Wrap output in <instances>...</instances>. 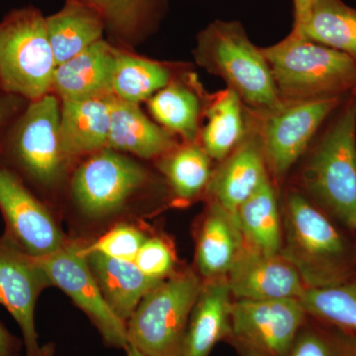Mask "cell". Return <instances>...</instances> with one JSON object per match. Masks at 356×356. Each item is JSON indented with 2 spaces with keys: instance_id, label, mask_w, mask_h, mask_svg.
Returning <instances> with one entry per match:
<instances>
[{
  "instance_id": "34",
  "label": "cell",
  "mask_w": 356,
  "mask_h": 356,
  "mask_svg": "<svg viewBox=\"0 0 356 356\" xmlns=\"http://www.w3.org/2000/svg\"><path fill=\"white\" fill-rule=\"evenodd\" d=\"M27 104V100L20 96L0 91V144L6 131Z\"/></svg>"
},
{
  "instance_id": "22",
  "label": "cell",
  "mask_w": 356,
  "mask_h": 356,
  "mask_svg": "<svg viewBox=\"0 0 356 356\" xmlns=\"http://www.w3.org/2000/svg\"><path fill=\"white\" fill-rule=\"evenodd\" d=\"M102 16L109 41L133 50L158 32L168 0H81Z\"/></svg>"
},
{
  "instance_id": "29",
  "label": "cell",
  "mask_w": 356,
  "mask_h": 356,
  "mask_svg": "<svg viewBox=\"0 0 356 356\" xmlns=\"http://www.w3.org/2000/svg\"><path fill=\"white\" fill-rule=\"evenodd\" d=\"M295 36L346 54L356 62V9L343 0H317Z\"/></svg>"
},
{
  "instance_id": "40",
  "label": "cell",
  "mask_w": 356,
  "mask_h": 356,
  "mask_svg": "<svg viewBox=\"0 0 356 356\" xmlns=\"http://www.w3.org/2000/svg\"><path fill=\"white\" fill-rule=\"evenodd\" d=\"M351 95H356V86L355 89H353V92H351Z\"/></svg>"
},
{
  "instance_id": "19",
  "label": "cell",
  "mask_w": 356,
  "mask_h": 356,
  "mask_svg": "<svg viewBox=\"0 0 356 356\" xmlns=\"http://www.w3.org/2000/svg\"><path fill=\"white\" fill-rule=\"evenodd\" d=\"M233 301L226 277L203 280L192 309L179 356H209L231 331Z\"/></svg>"
},
{
  "instance_id": "24",
  "label": "cell",
  "mask_w": 356,
  "mask_h": 356,
  "mask_svg": "<svg viewBox=\"0 0 356 356\" xmlns=\"http://www.w3.org/2000/svg\"><path fill=\"white\" fill-rule=\"evenodd\" d=\"M46 27L57 67L104 39L106 33L99 13L81 0H65L60 10L46 16Z\"/></svg>"
},
{
  "instance_id": "11",
  "label": "cell",
  "mask_w": 356,
  "mask_h": 356,
  "mask_svg": "<svg viewBox=\"0 0 356 356\" xmlns=\"http://www.w3.org/2000/svg\"><path fill=\"white\" fill-rule=\"evenodd\" d=\"M0 211L6 222L3 236L35 259L54 254L69 242L50 206L1 163Z\"/></svg>"
},
{
  "instance_id": "3",
  "label": "cell",
  "mask_w": 356,
  "mask_h": 356,
  "mask_svg": "<svg viewBox=\"0 0 356 356\" xmlns=\"http://www.w3.org/2000/svg\"><path fill=\"white\" fill-rule=\"evenodd\" d=\"M281 217L280 254L298 271L306 288L332 286L356 273V245L301 191L287 192Z\"/></svg>"
},
{
  "instance_id": "28",
  "label": "cell",
  "mask_w": 356,
  "mask_h": 356,
  "mask_svg": "<svg viewBox=\"0 0 356 356\" xmlns=\"http://www.w3.org/2000/svg\"><path fill=\"white\" fill-rule=\"evenodd\" d=\"M236 220L245 245L262 254H280L282 217L270 177L238 207Z\"/></svg>"
},
{
  "instance_id": "5",
  "label": "cell",
  "mask_w": 356,
  "mask_h": 356,
  "mask_svg": "<svg viewBox=\"0 0 356 356\" xmlns=\"http://www.w3.org/2000/svg\"><path fill=\"white\" fill-rule=\"evenodd\" d=\"M193 57L199 67L235 91L248 108L269 112L282 106L262 48L250 41L240 21L210 22L196 36Z\"/></svg>"
},
{
  "instance_id": "39",
  "label": "cell",
  "mask_w": 356,
  "mask_h": 356,
  "mask_svg": "<svg viewBox=\"0 0 356 356\" xmlns=\"http://www.w3.org/2000/svg\"><path fill=\"white\" fill-rule=\"evenodd\" d=\"M353 350H355V356H356V336L353 339Z\"/></svg>"
},
{
  "instance_id": "6",
  "label": "cell",
  "mask_w": 356,
  "mask_h": 356,
  "mask_svg": "<svg viewBox=\"0 0 356 356\" xmlns=\"http://www.w3.org/2000/svg\"><path fill=\"white\" fill-rule=\"evenodd\" d=\"M283 104L350 95L356 62L324 44L289 34L262 48Z\"/></svg>"
},
{
  "instance_id": "14",
  "label": "cell",
  "mask_w": 356,
  "mask_h": 356,
  "mask_svg": "<svg viewBox=\"0 0 356 356\" xmlns=\"http://www.w3.org/2000/svg\"><path fill=\"white\" fill-rule=\"evenodd\" d=\"M248 110L247 134L238 147L213 170L205 195L236 217V210L269 178L259 114Z\"/></svg>"
},
{
  "instance_id": "1",
  "label": "cell",
  "mask_w": 356,
  "mask_h": 356,
  "mask_svg": "<svg viewBox=\"0 0 356 356\" xmlns=\"http://www.w3.org/2000/svg\"><path fill=\"white\" fill-rule=\"evenodd\" d=\"M65 192L77 216L90 225L133 216L161 194L170 193L161 175L109 147L79 161Z\"/></svg>"
},
{
  "instance_id": "30",
  "label": "cell",
  "mask_w": 356,
  "mask_h": 356,
  "mask_svg": "<svg viewBox=\"0 0 356 356\" xmlns=\"http://www.w3.org/2000/svg\"><path fill=\"white\" fill-rule=\"evenodd\" d=\"M300 300L307 315L344 332H356V273L321 288H306Z\"/></svg>"
},
{
  "instance_id": "36",
  "label": "cell",
  "mask_w": 356,
  "mask_h": 356,
  "mask_svg": "<svg viewBox=\"0 0 356 356\" xmlns=\"http://www.w3.org/2000/svg\"><path fill=\"white\" fill-rule=\"evenodd\" d=\"M293 1V32L298 31L310 15L312 9L317 0H292Z\"/></svg>"
},
{
  "instance_id": "31",
  "label": "cell",
  "mask_w": 356,
  "mask_h": 356,
  "mask_svg": "<svg viewBox=\"0 0 356 356\" xmlns=\"http://www.w3.org/2000/svg\"><path fill=\"white\" fill-rule=\"evenodd\" d=\"M147 236L130 222H116L99 238L90 243H83V254L96 252L111 259L134 261Z\"/></svg>"
},
{
  "instance_id": "26",
  "label": "cell",
  "mask_w": 356,
  "mask_h": 356,
  "mask_svg": "<svg viewBox=\"0 0 356 356\" xmlns=\"http://www.w3.org/2000/svg\"><path fill=\"white\" fill-rule=\"evenodd\" d=\"M188 65L152 60L118 46L112 84L114 97L135 104L147 102Z\"/></svg>"
},
{
  "instance_id": "41",
  "label": "cell",
  "mask_w": 356,
  "mask_h": 356,
  "mask_svg": "<svg viewBox=\"0 0 356 356\" xmlns=\"http://www.w3.org/2000/svg\"><path fill=\"white\" fill-rule=\"evenodd\" d=\"M355 233H356V232H355Z\"/></svg>"
},
{
  "instance_id": "35",
  "label": "cell",
  "mask_w": 356,
  "mask_h": 356,
  "mask_svg": "<svg viewBox=\"0 0 356 356\" xmlns=\"http://www.w3.org/2000/svg\"><path fill=\"white\" fill-rule=\"evenodd\" d=\"M22 341L0 323V356H20Z\"/></svg>"
},
{
  "instance_id": "7",
  "label": "cell",
  "mask_w": 356,
  "mask_h": 356,
  "mask_svg": "<svg viewBox=\"0 0 356 356\" xmlns=\"http://www.w3.org/2000/svg\"><path fill=\"white\" fill-rule=\"evenodd\" d=\"M56 69L42 11L26 6L7 14L0 22V91L35 102L53 91Z\"/></svg>"
},
{
  "instance_id": "23",
  "label": "cell",
  "mask_w": 356,
  "mask_h": 356,
  "mask_svg": "<svg viewBox=\"0 0 356 356\" xmlns=\"http://www.w3.org/2000/svg\"><path fill=\"white\" fill-rule=\"evenodd\" d=\"M83 254L107 304L126 325L142 299L163 281L147 277L134 261Z\"/></svg>"
},
{
  "instance_id": "38",
  "label": "cell",
  "mask_w": 356,
  "mask_h": 356,
  "mask_svg": "<svg viewBox=\"0 0 356 356\" xmlns=\"http://www.w3.org/2000/svg\"><path fill=\"white\" fill-rule=\"evenodd\" d=\"M125 350L126 353H127L128 356H146L143 355V353L138 350L137 348L131 346V344H128V346H126Z\"/></svg>"
},
{
  "instance_id": "8",
  "label": "cell",
  "mask_w": 356,
  "mask_h": 356,
  "mask_svg": "<svg viewBox=\"0 0 356 356\" xmlns=\"http://www.w3.org/2000/svg\"><path fill=\"white\" fill-rule=\"evenodd\" d=\"M203 280L193 270L175 273L151 290L127 322L128 344L146 356H179Z\"/></svg>"
},
{
  "instance_id": "12",
  "label": "cell",
  "mask_w": 356,
  "mask_h": 356,
  "mask_svg": "<svg viewBox=\"0 0 356 356\" xmlns=\"http://www.w3.org/2000/svg\"><path fill=\"white\" fill-rule=\"evenodd\" d=\"M79 241L69 240L64 247L36 259L51 286L60 288L86 314L112 348L128 346L127 325L117 317L103 297Z\"/></svg>"
},
{
  "instance_id": "25",
  "label": "cell",
  "mask_w": 356,
  "mask_h": 356,
  "mask_svg": "<svg viewBox=\"0 0 356 356\" xmlns=\"http://www.w3.org/2000/svg\"><path fill=\"white\" fill-rule=\"evenodd\" d=\"M248 128V107L227 88L209 95L198 140L212 161L220 163L242 142Z\"/></svg>"
},
{
  "instance_id": "4",
  "label": "cell",
  "mask_w": 356,
  "mask_h": 356,
  "mask_svg": "<svg viewBox=\"0 0 356 356\" xmlns=\"http://www.w3.org/2000/svg\"><path fill=\"white\" fill-rule=\"evenodd\" d=\"M60 116L53 92L28 102L0 144V163L46 202L65 191L74 168L60 144Z\"/></svg>"
},
{
  "instance_id": "37",
  "label": "cell",
  "mask_w": 356,
  "mask_h": 356,
  "mask_svg": "<svg viewBox=\"0 0 356 356\" xmlns=\"http://www.w3.org/2000/svg\"><path fill=\"white\" fill-rule=\"evenodd\" d=\"M54 353H55V346L54 343H48L41 346L38 356H54Z\"/></svg>"
},
{
  "instance_id": "20",
  "label": "cell",
  "mask_w": 356,
  "mask_h": 356,
  "mask_svg": "<svg viewBox=\"0 0 356 356\" xmlns=\"http://www.w3.org/2000/svg\"><path fill=\"white\" fill-rule=\"evenodd\" d=\"M180 140L159 125L140 104L114 98L107 147L144 161H156Z\"/></svg>"
},
{
  "instance_id": "33",
  "label": "cell",
  "mask_w": 356,
  "mask_h": 356,
  "mask_svg": "<svg viewBox=\"0 0 356 356\" xmlns=\"http://www.w3.org/2000/svg\"><path fill=\"white\" fill-rule=\"evenodd\" d=\"M134 262L145 275L153 280H165L175 273L172 248L158 236L145 241Z\"/></svg>"
},
{
  "instance_id": "9",
  "label": "cell",
  "mask_w": 356,
  "mask_h": 356,
  "mask_svg": "<svg viewBox=\"0 0 356 356\" xmlns=\"http://www.w3.org/2000/svg\"><path fill=\"white\" fill-rule=\"evenodd\" d=\"M346 96L282 103L273 111H257L267 170L273 182L284 179L305 156L321 129Z\"/></svg>"
},
{
  "instance_id": "10",
  "label": "cell",
  "mask_w": 356,
  "mask_h": 356,
  "mask_svg": "<svg viewBox=\"0 0 356 356\" xmlns=\"http://www.w3.org/2000/svg\"><path fill=\"white\" fill-rule=\"evenodd\" d=\"M307 316L299 299L236 300L227 339L242 356H288Z\"/></svg>"
},
{
  "instance_id": "13",
  "label": "cell",
  "mask_w": 356,
  "mask_h": 356,
  "mask_svg": "<svg viewBox=\"0 0 356 356\" xmlns=\"http://www.w3.org/2000/svg\"><path fill=\"white\" fill-rule=\"evenodd\" d=\"M51 286L38 261L25 254L6 236L0 238V306L19 325L26 356H38L35 308L40 294Z\"/></svg>"
},
{
  "instance_id": "18",
  "label": "cell",
  "mask_w": 356,
  "mask_h": 356,
  "mask_svg": "<svg viewBox=\"0 0 356 356\" xmlns=\"http://www.w3.org/2000/svg\"><path fill=\"white\" fill-rule=\"evenodd\" d=\"M114 98L60 102V144L74 166L107 147Z\"/></svg>"
},
{
  "instance_id": "2",
  "label": "cell",
  "mask_w": 356,
  "mask_h": 356,
  "mask_svg": "<svg viewBox=\"0 0 356 356\" xmlns=\"http://www.w3.org/2000/svg\"><path fill=\"white\" fill-rule=\"evenodd\" d=\"M302 193L339 226L356 232V95L346 96L305 154Z\"/></svg>"
},
{
  "instance_id": "21",
  "label": "cell",
  "mask_w": 356,
  "mask_h": 356,
  "mask_svg": "<svg viewBox=\"0 0 356 356\" xmlns=\"http://www.w3.org/2000/svg\"><path fill=\"white\" fill-rule=\"evenodd\" d=\"M245 241L236 217L215 202H210L196 238L195 264L204 280L226 277Z\"/></svg>"
},
{
  "instance_id": "16",
  "label": "cell",
  "mask_w": 356,
  "mask_h": 356,
  "mask_svg": "<svg viewBox=\"0 0 356 356\" xmlns=\"http://www.w3.org/2000/svg\"><path fill=\"white\" fill-rule=\"evenodd\" d=\"M209 95L188 65L147 100V110L180 142H197Z\"/></svg>"
},
{
  "instance_id": "15",
  "label": "cell",
  "mask_w": 356,
  "mask_h": 356,
  "mask_svg": "<svg viewBox=\"0 0 356 356\" xmlns=\"http://www.w3.org/2000/svg\"><path fill=\"white\" fill-rule=\"evenodd\" d=\"M226 278L236 300L300 299L306 290L298 271L284 257L262 254L245 243Z\"/></svg>"
},
{
  "instance_id": "27",
  "label": "cell",
  "mask_w": 356,
  "mask_h": 356,
  "mask_svg": "<svg viewBox=\"0 0 356 356\" xmlns=\"http://www.w3.org/2000/svg\"><path fill=\"white\" fill-rule=\"evenodd\" d=\"M154 161L173 200L186 204L205 195L212 177V159L199 140L180 142Z\"/></svg>"
},
{
  "instance_id": "32",
  "label": "cell",
  "mask_w": 356,
  "mask_h": 356,
  "mask_svg": "<svg viewBox=\"0 0 356 356\" xmlns=\"http://www.w3.org/2000/svg\"><path fill=\"white\" fill-rule=\"evenodd\" d=\"M355 334L302 327L288 356H355Z\"/></svg>"
},
{
  "instance_id": "17",
  "label": "cell",
  "mask_w": 356,
  "mask_h": 356,
  "mask_svg": "<svg viewBox=\"0 0 356 356\" xmlns=\"http://www.w3.org/2000/svg\"><path fill=\"white\" fill-rule=\"evenodd\" d=\"M118 46L102 39L64 64L54 76V95L64 100H83L113 95V76Z\"/></svg>"
}]
</instances>
